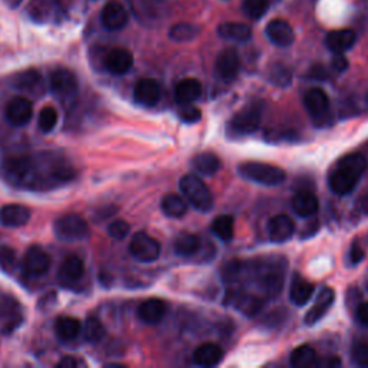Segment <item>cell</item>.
Here are the masks:
<instances>
[{"label":"cell","instance_id":"d590c367","mask_svg":"<svg viewBox=\"0 0 368 368\" xmlns=\"http://www.w3.org/2000/svg\"><path fill=\"white\" fill-rule=\"evenodd\" d=\"M233 299L236 308L246 315H255L264 305L262 299L251 294H238L233 297Z\"/></svg>","mask_w":368,"mask_h":368},{"label":"cell","instance_id":"f907efd6","mask_svg":"<svg viewBox=\"0 0 368 368\" xmlns=\"http://www.w3.org/2000/svg\"><path fill=\"white\" fill-rule=\"evenodd\" d=\"M317 232H318V225H317V222H312L310 226L303 227V233L301 235V238H302V239H303V238H310V236L315 235Z\"/></svg>","mask_w":368,"mask_h":368},{"label":"cell","instance_id":"2e32d148","mask_svg":"<svg viewBox=\"0 0 368 368\" xmlns=\"http://www.w3.org/2000/svg\"><path fill=\"white\" fill-rule=\"evenodd\" d=\"M328 105H330V100H328V95L324 92V89L311 88L305 92L303 106L312 118L319 119L322 117H325L328 111Z\"/></svg>","mask_w":368,"mask_h":368},{"label":"cell","instance_id":"ab89813d","mask_svg":"<svg viewBox=\"0 0 368 368\" xmlns=\"http://www.w3.org/2000/svg\"><path fill=\"white\" fill-rule=\"evenodd\" d=\"M41 84H42V76H41V73L38 71H26V72L19 75L18 85L22 89L34 91L38 87H41Z\"/></svg>","mask_w":368,"mask_h":368},{"label":"cell","instance_id":"484cf974","mask_svg":"<svg viewBox=\"0 0 368 368\" xmlns=\"http://www.w3.org/2000/svg\"><path fill=\"white\" fill-rule=\"evenodd\" d=\"M85 272V265L78 256H68L59 269V279L64 284L80 281Z\"/></svg>","mask_w":368,"mask_h":368},{"label":"cell","instance_id":"f546056e","mask_svg":"<svg viewBox=\"0 0 368 368\" xmlns=\"http://www.w3.org/2000/svg\"><path fill=\"white\" fill-rule=\"evenodd\" d=\"M193 168L200 174L205 176H211L214 173H218L220 168V160L216 154L213 152H200L192 160Z\"/></svg>","mask_w":368,"mask_h":368},{"label":"cell","instance_id":"6da1fadb","mask_svg":"<svg viewBox=\"0 0 368 368\" xmlns=\"http://www.w3.org/2000/svg\"><path fill=\"white\" fill-rule=\"evenodd\" d=\"M367 170V159L360 152L347 154L336 163V167L330 176L328 184L332 193L347 196L357 187L360 179Z\"/></svg>","mask_w":368,"mask_h":368},{"label":"cell","instance_id":"8d00e7d4","mask_svg":"<svg viewBox=\"0 0 368 368\" xmlns=\"http://www.w3.org/2000/svg\"><path fill=\"white\" fill-rule=\"evenodd\" d=\"M58 124V111L54 106H45L38 117V127L42 133H51Z\"/></svg>","mask_w":368,"mask_h":368},{"label":"cell","instance_id":"ac0fdd59","mask_svg":"<svg viewBox=\"0 0 368 368\" xmlns=\"http://www.w3.org/2000/svg\"><path fill=\"white\" fill-rule=\"evenodd\" d=\"M101 22L105 29L119 30L128 23V13L121 3L110 2L101 12Z\"/></svg>","mask_w":368,"mask_h":368},{"label":"cell","instance_id":"9a60e30c","mask_svg":"<svg viewBox=\"0 0 368 368\" xmlns=\"http://www.w3.org/2000/svg\"><path fill=\"white\" fill-rule=\"evenodd\" d=\"M161 98V88L156 80L144 78L135 84L134 100L144 106H154Z\"/></svg>","mask_w":368,"mask_h":368},{"label":"cell","instance_id":"e0dca14e","mask_svg":"<svg viewBox=\"0 0 368 368\" xmlns=\"http://www.w3.org/2000/svg\"><path fill=\"white\" fill-rule=\"evenodd\" d=\"M295 223L286 214L273 216L268 223L269 239L275 243H284L294 236Z\"/></svg>","mask_w":368,"mask_h":368},{"label":"cell","instance_id":"7c38bea8","mask_svg":"<svg viewBox=\"0 0 368 368\" xmlns=\"http://www.w3.org/2000/svg\"><path fill=\"white\" fill-rule=\"evenodd\" d=\"M266 36L273 45L279 46V48H288L295 41L292 26L282 19H273L268 23Z\"/></svg>","mask_w":368,"mask_h":368},{"label":"cell","instance_id":"5bb4252c","mask_svg":"<svg viewBox=\"0 0 368 368\" xmlns=\"http://www.w3.org/2000/svg\"><path fill=\"white\" fill-rule=\"evenodd\" d=\"M30 216H32V213L23 205H5L0 209V225L12 229L22 227L29 223Z\"/></svg>","mask_w":368,"mask_h":368},{"label":"cell","instance_id":"f1b7e54d","mask_svg":"<svg viewBox=\"0 0 368 368\" xmlns=\"http://www.w3.org/2000/svg\"><path fill=\"white\" fill-rule=\"evenodd\" d=\"M314 290H315V286L311 282L297 276V278L292 281V285H290L289 298L295 305L303 306L314 295Z\"/></svg>","mask_w":368,"mask_h":368},{"label":"cell","instance_id":"52a82bcc","mask_svg":"<svg viewBox=\"0 0 368 368\" xmlns=\"http://www.w3.org/2000/svg\"><path fill=\"white\" fill-rule=\"evenodd\" d=\"M160 252L161 246L159 240H156L154 238H151L144 232L135 233L130 242V253L133 255V257L138 260V262L143 264L154 262V260L159 259Z\"/></svg>","mask_w":368,"mask_h":368},{"label":"cell","instance_id":"b9f144b4","mask_svg":"<svg viewBox=\"0 0 368 368\" xmlns=\"http://www.w3.org/2000/svg\"><path fill=\"white\" fill-rule=\"evenodd\" d=\"M130 233V225L126 220H114L108 226V235L115 240L126 239Z\"/></svg>","mask_w":368,"mask_h":368},{"label":"cell","instance_id":"e575fe53","mask_svg":"<svg viewBox=\"0 0 368 368\" xmlns=\"http://www.w3.org/2000/svg\"><path fill=\"white\" fill-rule=\"evenodd\" d=\"M200 34V27L193 23H177L170 29V36L174 42H190Z\"/></svg>","mask_w":368,"mask_h":368},{"label":"cell","instance_id":"ba28073f","mask_svg":"<svg viewBox=\"0 0 368 368\" xmlns=\"http://www.w3.org/2000/svg\"><path fill=\"white\" fill-rule=\"evenodd\" d=\"M23 269L27 275L30 276H43L45 273H48L52 265L51 255L46 252L42 246L34 244L30 246L25 256H23Z\"/></svg>","mask_w":368,"mask_h":368},{"label":"cell","instance_id":"681fc988","mask_svg":"<svg viewBox=\"0 0 368 368\" xmlns=\"http://www.w3.org/2000/svg\"><path fill=\"white\" fill-rule=\"evenodd\" d=\"M78 365H80V363L75 357H64L56 364L58 368H76Z\"/></svg>","mask_w":368,"mask_h":368},{"label":"cell","instance_id":"c3c4849f","mask_svg":"<svg viewBox=\"0 0 368 368\" xmlns=\"http://www.w3.org/2000/svg\"><path fill=\"white\" fill-rule=\"evenodd\" d=\"M357 318L364 327L368 328V302H363L357 310Z\"/></svg>","mask_w":368,"mask_h":368},{"label":"cell","instance_id":"bcb514c9","mask_svg":"<svg viewBox=\"0 0 368 368\" xmlns=\"http://www.w3.org/2000/svg\"><path fill=\"white\" fill-rule=\"evenodd\" d=\"M331 65L336 72H344L348 68V60L343 54H335Z\"/></svg>","mask_w":368,"mask_h":368},{"label":"cell","instance_id":"f6af8a7d","mask_svg":"<svg viewBox=\"0 0 368 368\" xmlns=\"http://www.w3.org/2000/svg\"><path fill=\"white\" fill-rule=\"evenodd\" d=\"M183 108L180 111V118L181 121L187 122V124H194V122L200 121L202 119V111L197 108V106L192 105V104H187V105H181Z\"/></svg>","mask_w":368,"mask_h":368},{"label":"cell","instance_id":"1f68e13d","mask_svg":"<svg viewBox=\"0 0 368 368\" xmlns=\"http://www.w3.org/2000/svg\"><path fill=\"white\" fill-rule=\"evenodd\" d=\"M211 232L222 242H230L235 235L233 218L229 216V214H223V216L216 218L211 223Z\"/></svg>","mask_w":368,"mask_h":368},{"label":"cell","instance_id":"9c48e42d","mask_svg":"<svg viewBox=\"0 0 368 368\" xmlns=\"http://www.w3.org/2000/svg\"><path fill=\"white\" fill-rule=\"evenodd\" d=\"M51 88L54 94L60 98H71L78 92V80L72 71L58 68L51 73Z\"/></svg>","mask_w":368,"mask_h":368},{"label":"cell","instance_id":"d6986e66","mask_svg":"<svg viewBox=\"0 0 368 368\" xmlns=\"http://www.w3.org/2000/svg\"><path fill=\"white\" fill-rule=\"evenodd\" d=\"M133 64H134V58L131 52L122 48H115L110 51L104 59L105 69L114 75L127 73L133 68Z\"/></svg>","mask_w":368,"mask_h":368},{"label":"cell","instance_id":"4fadbf2b","mask_svg":"<svg viewBox=\"0 0 368 368\" xmlns=\"http://www.w3.org/2000/svg\"><path fill=\"white\" fill-rule=\"evenodd\" d=\"M334 299H335L334 289L328 288V286L322 288L319 290L314 306L308 311V314L305 315V324L306 325H315L317 322H319L330 311V308L334 303Z\"/></svg>","mask_w":368,"mask_h":368},{"label":"cell","instance_id":"ffe728a7","mask_svg":"<svg viewBox=\"0 0 368 368\" xmlns=\"http://www.w3.org/2000/svg\"><path fill=\"white\" fill-rule=\"evenodd\" d=\"M167 312V305L164 301L157 299V298H151L140 303L137 310V315L140 318L144 324L150 325H156L164 318Z\"/></svg>","mask_w":368,"mask_h":368},{"label":"cell","instance_id":"603a6c76","mask_svg":"<svg viewBox=\"0 0 368 368\" xmlns=\"http://www.w3.org/2000/svg\"><path fill=\"white\" fill-rule=\"evenodd\" d=\"M202 95V84L194 78H186L177 84L174 97L180 105H187L197 101Z\"/></svg>","mask_w":368,"mask_h":368},{"label":"cell","instance_id":"7bdbcfd3","mask_svg":"<svg viewBox=\"0 0 368 368\" xmlns=\"http://www.w3.org/2000/svg\"><path fill=\"white\" fill-rule=\"evenodd\" d=\"M242 271H243L242 262H239V260H230V262H227L223 268L222 272L223 279L227 282H233L242 275Z\"/></svg>","mask_w":368,"mask_h":368},{"label":"cell","instance_id":"7402d4cb","mask_svg":"<svg viewBox=\"0 0 368 368\" xmlns=\"http://www.w3.org/2000/svg\"><path fill=\"white\" fill-rule=\"evenodd\" d=\"M356 43V34L351 29L332 30L325 38L327 48L334 54H344Z\"/></svg>","mask_w":368,"mask_h":368},{"label":"cell","instance_id":"3957f363","mask_svg":"<svg viewBox=\"0 0 368 368\" xmlns=\"http://www.w3.org/2000/svg\"><path fill=\"white\" fill-rule=\"evenodd\" d=\"M180 190L190 203L198 211H209L213 206V196L203 180L196 174H186L180 180Z\"/></svg>","mask_w":368,"mask_h":368},{"label":"cell","instance_id":"7a4b0ae2","mask_svg":"<svg viewBox=\"0 0 368 368\" xmlns=\"http://www.w3.org/2000/svg\"><path fill=\"white\" fill-rule=\"evenodd\" d=\"M285 265L282 260H268V262H259L252 268V276L260 289L268 295H278L284 285Z\"/></svg>","mask_w":368,"mask_h":368},{"label":"cell","instance_id":"8fae6325","mask_svg":"<svg viewBox=\"0 0 368 368\" xmlns=\"http://www.w3.org/2000/svg\"><path fill=\"white\" fill-rule=\"evenodd\" d=\"M240 69V58L239 54L229 48L225 49L219 54L218 59H216V73L219 75V78L229 82L233 81Z\"/></svg>","mask_w":368,"mask_h":368},{"label":"cell","instance_id":"7dc6e473","mask_svg":"<svg viewBox=\"0 0 368 368\" xmlns=\"http://www.w3.org/2000/svg\"><path fill=\"white\" fill-rule=\"evenodd\" d=\"M364 259V251L360 248V244L356 242L354 244L351 246V251H349V260L352 265H357L360 264L361 260Z\"/></svg>","mask_w":368,"mask_h":368},{"label":"cell","instance_id":"cb8c5ba5","mask_svg":"<svg viewBox=\"0 0 368 368\" xmlns=\"http://www.w3.org/2000/svg\"><path fill=\"white\" fill-rule=\"evenodd\" d=\"M222 358H223L222 348L218 344H213V343H206L200 345L193 354L194 363L200 367L218 365L222 361Z\"/></svg>","mask_w":368,"mask_h":368},{"label":"cell","instance_id":"60d3db41","mask_svg":"<svg viewBox=\"0 0 368 368\" xmlns=\"http://www.w3.org/2000/svg\"><path fill=\"white\" fill-rule=\"evenodd\" d=\"M0 268L8 273L16 269V252L8 246L0 249Z\"/></svg>","mask_w":368,"mask_h":368},{"label":"cell","instance_id":"ee69618b","mask_svg":"<svg viewBox=\"0 0 368 368\" xmlns=\"http://www.w3.org/2000/svg\"><path fill=\"white\" fill-rule=\"evenodd\" d=\"M352 360L360 367H368V343L360 341L352 347Z\"/></svg>","mask_w":368,"mask_h":368},{"label":"cell","instance_id":"277c9868","mask_svg":"<svg viewBox=\"0 0 368 368\" xmlns=\"http://www.w3.org/2000/svg\"><path fill=\"white\" fill-rule=\"evenodd\" d=\"M239 173L242 177L264 184V186H278V184L284 183L286 179V173L282 168L259 161L242 163L239 165Z\"/></svg>","mask_w":368,"mask_h":368},{"label":"cell","instance_id":"f35d334b","mask_svg":"<svg viewBox=\"0 0 368 368\" xmlns=\"http://www.w3.org/2000/svg\"><path fill=\"white\" fill-rule=\"evenodd\" d=\"M290 80H292V73L290 71L282 65H273L269 69V82L275 84L276 87H286L290 84Z\"/></svg>","mask_w":368,"mask_h":368},{"label":"cell","instance_id":"4dcf8cb0","mask_svg":"<svg viewBox=\"0 0 368 368\" xmlns=\"http://www.w3.org/2000/svg\"><path fill=\"white\" fill-rule=\"evenodd\" d=\"M202 240L192 233H181L174 240V252L180 256H192L200 251Z\"/></svg>","mask_w":368,"mask_h":368},{"label":"cell","instance_id":"44dd1931","mask_svg":"<svg viewBox=\"0 0 368 368\" xmlns=\"http://www.w3.org/2000/svg\"><path fill=\"white\" fill-rule=\"evenodd\" d=\"M290 206H292L294 211L301 218H311L318 211V198L312 192L308 190H301L297 192L292 196V200H290Z\"/></svg>","mask_w":368,"mask_h":368},{"label":"cell","instance_id":"836d02e7","mask_svg":"<svg viewBox=\"0 0 368 368\" xmlns=\"http://www.w3.org/2000/svg\"><path fill=\"white\" fill-rule=\"evenodd\" d=\"M82 334H84L85 341L91 344H97L104 338L105 328L102 325V322L97 317L89 315L82 325Z\"/></svg>","mask_w":368,"mask_h":368},{"label":"cell","instance_id":"8992f818","mask_svg":"<svg viewBox=\"0 0 368 368\" xmlns=\"http://www.w3.org/2000/svg\"><path fill=\"white\" fill-rule=\"evenodd\" d=\"M260 118H262V113H260L259 106L251 105L239 111L227 124V135L229 137H244L253 134L260 124Z\"/></svg>","mask_w":368,"mask_h":368},{"label":"cell","instance_id":"d4e9b609","mask_svg":"<svg viewBox=\"0 0 368 368\" xmlns=\"http://www.w3.org/2000/svg\"><path fill=\"white\" fill-rule=\"evenodd\" d=\"M218 34L222 39L233 42H246L252 38V29L239 22H225L218 27Z\"/></svg>","mask_w":368,"mask_h":368},{"label":"cell","instance_id":"816d5d0a","mask_svg":"<svg viewBox=\"0 0 368 368\" xmlns=\"http://www.w3.org/2000/svg\"><path fill=\"white\" fill-rule=\"evenodd\" d=\"M360 209H361L363 213L368 214V197H364L363 200L360 202Z\"/></svg>","mask_w":368,"mask_h":368},{"label":"cell","instance_id":"5b68a950","mask_svg":"<svg viewBox=\"0 0 368 368\" xmlns=\"http://www.w3.org/2000/svg\"><path fill=\"white\" fill-rule=\"evenodd\" d=\"M55 236L64 242H78L88 236L89 226L88 222L80 214L69 213L60 216L54 225Z\"/></svg>","mask_w":368,"mask_h":368},{"label":"cell","instance_id":"30bf717a","mask_svg":"<svg viewBox=\"0 0 368 368\" xmlns=\"http://www.w3.org/2000/svg\"><path fill=\"white\" fill-rule=\"evenodd\" d=\"M34 105L25 97H14L6 108V118L13 127H23L32 119Z\"/></svg>","mask_w":368,"mask_h":368},{"label":"cell","instance_id":"74e56055","mask_svg":"<svg viewBox=\"0 0 368 368\" xmlns=\"http://www.w3.org/2000/svg\"><path fill=\"white\" fill-rule=\"evenodd\" d=\"M269 8V0H243V12L253 21L264 16Z\"/></svg>","mask_w":368,"mask_h":368},{"label":"cell","instance_id":"f5cc1de1","mask_svg":"<svg viewBox=\"0 0 368 368\" xmlns=\"http://www.w3.org/2000/svg\"><path fill=\"white\" fill-rule=\"evenodd\" d=\"M367 101H368V97H367Z\"/></svg>","mask_w":368,"mask_h":368},{"label":"cell","instance_id":"83f0119b","mask_svg":"<svg viewBox=\"0 0 368 368\" xmlns=\"http://www.w3.org/2000/svg\"><path fill=\"white\" fill-rule=\"evenodd\" d=\"M161 210L165 216L179 219V218H183L184 214L187 213L189 205H187L186 198H184L183 196L173 193V194L164 196L163 202H161Z\"/></svg>","mask_w":368,"mask_h":368},{"label":"cell","instance_id":"4316f807","mask_svg":"<svg viewBox=\"0 0 368 368\" xmlns=\"http://www.w3.org/2000/svg\"><path fill=\"white\" fill-rule=\"evenodd\" d=\"M82 331V324L80 319L73 317H59L55 322V332L62 341H72Z\"/></svg>","mask_w":368,"mask_h":368},{"label":"cell","instance_id":"d6a6232c","mask_svg":"<svg viewBox=\"0 0 368 368\" xmlns=\"http://www.w3.org/2000/svg\"><path fill=\"white\" fill-rule=\"evenodd\" d=\"M290 364L297 368L317 365V352L310 345H301L290 352Z\"/></svg>","mask_w":368,"mask_h":368}]
</instances>
